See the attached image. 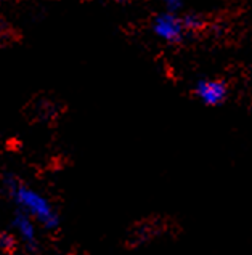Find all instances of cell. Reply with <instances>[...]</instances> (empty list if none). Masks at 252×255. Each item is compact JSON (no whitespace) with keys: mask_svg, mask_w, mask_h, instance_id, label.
<instances>
[{"mask_svg":"<svg viewBox=\"0 0 252 255\" xmlns=\"http://www.w3.org/2000/svg\"><path fill=\"white\" fill-rule=\"evenodd\" d=\"M16 241L10 233H0V249L3 251H11L15 247Z\"/></svg>","mask_w":252,"mask_h":255,"instance_id":"obj_5","label":"cell"},{"mask_svg":"<svg viewBox=\"0 0 252 255\" xmlns=\"http://www.w3.org/2000/svg\"><path fill=\"white\" fill-rule=\"evenodd\" d=\"M118 2H124V0H118Z\"/></svg>","mask_w":252,"mask_h":255,"instance_id":"obj_9","label":"cell"},{"mask_svg":"<svg viewBox=\"0 0 252 255\" xmlns=\"http://www.w3.org/2000/svg\"><path fill=\"white\" fill-rule=\"evenodd\" d=\"M162 3L167 6V8H170V10H177V8L182 6L183 0H162Z\"/></svg>","mask_w":252,"mask_h":255,"instance_id":"obj_7","label":"cell"},{"mask_svg":"<svg viewBox=\"0 0 252 255\" xmlns=\"http://www.w3.org/2000/svg\"><path fill=\"white\" fill-rule=\"evenodd\" d=\"M153 31L164 42L175 43L183 39L186 27L183 23V18H178L174 13H162L154 19Z\"/></svg>","mask_w":252,"mask_h":255,"instance_id":"obj_2","label":"cell"},{"mask_svg":"<svg viewBox=\"0 0 252 255\" xmlns=\"http://www.w3.org/2000/svg\"><path fill=\"white\" fill-rule=\"evenodd\" d=\"M3 39H6V27L0 24V42H3Z\"/></svg>","mask_w":252,"mask_h":255,"instance_id":"obj_8","label":"cell"},{"mask_svg":"<svg viewBox=\"0 0 252 255\" xmlns=\"http://www.w3.org/2000/svg\"><path fill=\"white\" fill-rule=\"evenodd\" d=\"M15 228L19 233L21 239L27 244L29 249H35L37 246V238H35V228H34V223L27 214H18L15 217Z\"/></svg>","mask_w":252,"mask_h":255,"instance_id":"obj_4","label":"cell"},{"mask_svg":"<svg viewBox=\"0 0 252 255\" xmlns=\"http://www.w3.org/2000/svg\"><path fill=\"white\" fill-rule=\"evenodd\" d=\"M196 97L207 106H217L227 98V85L220 81H201L194 89Z\"/></svg>","mask_w":252,"mask_h":255,"instance_id":"obj_3","label":"cell"},{"mask_svg":"<svg viewBox=\"0 0 252 255\" xmlns=\"http://www.w3.org/2000/svg\"><path fill=\"white\" fill-rule=\"evenodd\" d=\"M5 185L27 215H32L35 220L48 230H55L58 227V215L44 196H40L37 191L24 185H19L18 180L10 177V175L5 178Z\"/></svg>","mask_w":252,"mask_h":255,"instance_id":"obj_1","label":"cell"},{"mask_svg":"<svg viewBox=\"0 0 252 255\" xmlns=\"http://www.w3.org/2000/svg\"><path fill=\"white\" fill-rule=\"evenodd\" d=\"M183 23H185L186 31H191V29H199L201 26H203V21H201L198 16H186V18H183Z\"/></svg>","mask_w":252,"mask_h":255,"instance_id":"obj_6","label":"cell"}]
</instances>
